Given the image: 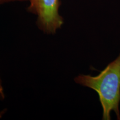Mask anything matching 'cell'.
I'll return each instance as SVG.
<instances>
[{
	"label": "cell",
	"instance_id": "obj_1",
	"mask_svg": "<svg viewBox=\"0 0 120 120\" xmlns=\"http://www.w3.org/2000/svg\"><path fill=\"white\" fill-rule=\"evenodd\" d=\"M75 82L97 93L102 108L103 120H110L111 113L120 120V53L97 76L80 74Z\"/></svg>",
	"mask_w": 120,
	"mask_h": 120
},
{
	"label": "cell",
	"instance_id": "obj_2",
	"mask_svg": "<svg viewBox=\"0 0 120 120\" xmlns=\"http://www.w3.org/2000/svg\"><path fill=\"white\" fill-rule=\"evenodd\" d=\"M27 11L36 16V25L42 32L55 34L64 25L59 13L60 0H28Z\"/></svg>",
	"mask_w": 120,
	"mask_h": 120
},
{
	"label": "cell",
	"instance_id": "obj_3",
	"mask_svg": "<svg viewBox=\"0 0 120 120\" xmlns=\"http://www.w3.org/2000/svg\"><path fill=\"white\" fill-rule=\"evenodd\" d=\"M5 97L4 86L2 85V81L0 76V100H3Z\"/></svg>",
	"mask_w": 120,
	"mask_h": 120
},
{
	"label": "cell",
	"instance_id": "obj_4",
	"mask_svg": "<svg viewBox=\"0 0 120 120\" xmlns=\"http://www.w3.org/2000/svg\"><path fill=\"white\" fill-rule=\"evenodd\" d=\"M23 1H28V0H0V5L10 2H23Z\"/></svg>",
	"mask_w": 120,
	"mask_h": 120
}]
</instances>
